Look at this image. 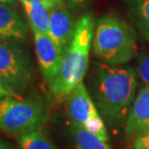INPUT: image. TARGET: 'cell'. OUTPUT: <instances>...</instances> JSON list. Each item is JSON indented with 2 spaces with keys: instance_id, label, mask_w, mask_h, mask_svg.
I'll use <instances>...</instances> for the list:
<instances>
[{
  "instance_id": "obj_1",
  "label": "cell",
  "mask_w": 149,
  "mask_h": 149,
  "mask_svg": "<svg viewBox=\"0 0 149 149\" xmlns=\"http://www.w3.org/2000/svg\"><path fill=\"white\" fill-rule=\"evenodd\" d=\"M94 96L101 112L111 122H120L129 114L137 96L138 72L130 66L95 65Z\"/></svg>"
},
{
  "instance_id": "obj_2",
  "label": "cell",
  "mask_w": 149,
  "mask_h": 149,
  "mask_svg": "<svg viewBox=\"0 0 149 149\" xmlns=\"http://www.w3.org/2000/svg\"><path fill=\"white\" fill-rule=\"evenodd\" d=\"M93 34L94 20L91 15L82 16L76 23L73 40L65 53L61 69L50 84L52 94L57 100L68 99L71 92L83 82L88 66Z\"/></svg>"
},
{
  "instance_id": "obj_3",
  "label": "cell",
  "mask_w": 149,
  "mask_h": 149,
  "mask_svg": "<svg viewBox=\"0 0 149 149\" xmlns=\"http://www.w3.org/2000/svg\"><path fill=\"white\" fill-rule=\"evenodd\" d=\"M93 52L110 65H124L137 54V34L130 23L119 17L107 15L95 25Z\"/></svg>"
},
{
  "instance_id": "obj_4",
  "label": "cell",
  "mask_w": 149,
  "mask_h": 149,
  "mask_svg": "<svg viewBox=\"0 0 149 149\" xmlns=\"http://www.w3.org/2000/svg\"><path fill=\"white\" fill-rule=\"evenodd\" d=\"M48 118V109L37 98L9 96L0 102V130L12 136H23L42 129Z\"/></svg>"
},
{
  "instance_id": "obj_5",
  "label": "cell",
  "mask_w": 149,
  "mask_h": 149,
  "mask_svg": "<svg viewBox=\"0 0 149 149\" xmlns=\"http://www.w3.org/2000/svg\"><path fill=\"white\" fill-rule=\"evenodd\" d=\"M33 80V66L20 47L11 40L0 39V84L15 97Z\"/></svg>"
},
{
  "instance_id": "obj_6",
  "label": "cell",
  "mask_w": 149,
  "mask_h": 149,
  "mask_svg": "<svg viewBox=\"0 0 149 149\" xmlns=\"http://www.w3.org/2000/svg\"><path fill=\"white\" fill-rule=\"evenodd\" d=\"M68 110L72 123L108 139L106 126L83 82L71 92L68 99Z\"/></svg>"
},
{
  "instance_id": "obj_7",
  "label": "cell",
  "mask_w": 149,
  "mask_h": 149,
  "mask_svg": "<svg viewBox=\"0 0 149 149\" xmlns=\"http://www.w3.org/2000/svg\"><path fill=\"white\" fill-rule=\"evenodd\" d=\"M35 49L44 80L50 84L61 69L65 53L48 34H34Z\"/></svg>"
},
{
  "instance_id": "obj_8",
  "label": "cell",
  "mask_w": 149,
  "mask_h": 149,
  "mask_svg": "<svg viewBox=\"0 0 149 149\" xmlns=\"http://www.w3.org/2000/svg\"><path fill=\"white\" fill-rule=\"evenodd\" d=\"M76 23L65 7L64 1L56 3L51 9L48 35L64 53L66 52L73 40Z\"/></svg>"
},
{
  "instance_id": "obj_9",
  "label": "cell",
  "mask_w": 149,
  "mask_h": 149,
  "mask_svg": "<svg viewBox=\"0 0 149 149\" xmlns=\"http://www.w3.org/2000/svg\"><path fill=\"white\" fill-rule=\"evenodd\" d=\"M149 132V85L139 88L125 124V133L130 138H139Z\"/></svg>"
},
{
  "instance_id": "obj_10",
  "label": "cell",
  "mask_w": 149,
  "mask_h": 149,
  "mask_svg": "<svg viewBox=\"0 0 149 149\" xmlns=\"http://www.w3.org/2000/svg\"><path fill=\"white\" fill-rule=\"evenodd\" d=\"M27 24L10 5L0 4V39L23 40L27 36Z\"/></svg>"
},
{
  "instance_id": "obj_11",
  "label": "cell",
  "mask_w": 149,
  "mask_h": 149,
  "mask_svg": "<svg viewBox=\"0 0 149 149\" xmlns=\"http://www.w3.org/2000/svg\"><path fill=\"white\" fill-rule=\"evenodd\" d=\"M28 21L34 34H48L51 9L55 4L40 2H22Z\"/></svg>"
},
{
  "instance_id": "obj_12",
  "label": "cell",
  "mask_w": 149,
  "mask_h": 149,
  "mask_svg": "<svg viewBox=\"0 0 149 149\" xmlns=\"http://www.w3.org/2000/svg\"><path fill=\"white\" fill-rule=\"evenodd\" d=\"M71 125L77 149H111L108 139L100 138L94 133L74 123H71Z\"/></svg>"
},
{
  "instance_id": "obj_13",
  "label": "cell",
  "mask_w": 149,
  "mask_h": 149,
  "mask_svg": "<svg viewBox=\"0 0 149 149\" xmlns=\"http://www.w3.org/2000/svg\"><path fill=\"white\" fill-rule=\"evenodd\" d=\"M136 25L149 43V0H130Z\"/></svg>"
},
{
  "instance_id": "obj_14",
  "label": "cell",
  "mask_w": 149,
  "mask_h": 149,
  "mask_svg": "<svg viewBox=\"0 0 149 149\" xmlns=\"http://www.w3.org/2000/svg\"><path fill=\"white\" fill-rule=\"evenodd\" d=\"M19 147L20 149H56L42 129L21 136Z\"/></svg>"
},
{
  "instance_id": "obj_15",
  "label": "cell",
  "mask_w": 149,
  "mask_h": 149,
  "mask_svg": "<svg viewBox=\"0 0 149 149\" xmlns=\"http://www.w3.org/2000/svg\"><path fill=\"white\" fill-rule=\"evenodd\" d=\"M137 72L143 83L149 85V52L137 55Z\"/></svg>"
},
{
  "instance_id": "obj_16",
  "label": "cell",
  "mask_w": 149,
  "mask_h": 149,
  "mask_svg": "<svg viewBox=\"0 0 149 149\" xmlns=\"http://www.w3.org/2000/svg\"><path fill=\"white\" fill-rule=\"evenodd\" d=\"M135 149H149V132L135 139Z\"/></svg>"
},
{
  "instance_id": "obj_17",
  "label": "cell",
  "mask_w": 149,
  "mask_h": 149,
  "mask_svg": "<svg viewBox=\"0 0 149 149\" xmlns=\"http://www.w3.org/2000/svg\"><path fill=\"white\" fill-rule=\"evenodd\" d=\"M65 1L76 7H84V6H87L91 0H65Z\"/></svg>"
},
{
  "instance_id": "obj_18",
  "label": "cell",
  "mask_w": 149,
  "mask_h": 149,
  "mask_svg": "<svg viewBox=\"0 0 149 149\" xmlns=\"http://www.w3.org/2000/svg\"><path fill=\"white\" fill-rule=\"evenodd\" d=\"M22 2H29V3H35V2H40V3H52V4H56L60 1H64V0H20Z\"/></svg>"
},
{
  "instance_id": "obj_19",
  "label": "cell",
  "mask_w": 149,
  "mask_h": 149,
  "mask_svg": "<svg viewBox=\"0 0 149 149\" xmlns=\"http://www.w3.org/2000/svg\"><path fill=\"white\" fill-rule=\"evenodd\" d=\"M9 96H13V95L10 93V92H8L4 87L2 86L1 84H0V102H1V101L4 99V98L9 97ZM13 97H15V96H13Z\"/></svg>"
},
{
  "instance_id": "obj_20",
  "label": "cell",
  "mask_w": 149,
  "mask_h": 149,
  "mask_svg": "<svg viewBox=\"0 0 149 149\" xmlns=\"http://www.w3.org/2000/svg\"><path fill=\"white\" fill-rule=\"evenodd\" d=\"M17 2V0H0V4H6V5H11Z\"/></svg>"
},
{
  "instance_id": "obj_21",
  "label": "cell",
  "mask_w": 149,
  "mask_h": 149,
  "mask_svg": "<svg viewBox=\"0 0 149 149\" xmlns=\"http://www.w3.org/2000/svg\"><path fill=\"white\" fill-rule=\"evenodd\" d=\"M0 149H11L9 146H7L5 143H3V142L0 141Z\"/></svg>"
}]
</instances>
